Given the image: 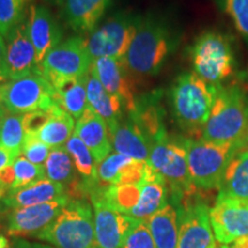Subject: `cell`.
Wrapping results in <instances>:
<instances>
[{
    "instance_id": "cb8c5ba5",
    "label": "cell",
    "mask_w": 248,
    "mask_h": 248,
    "mask_svg": "<svg viewBox=\"0 0 248 248\" xmlns=\"http://www.w3.org/2000/svg\"><path fill=\"white\" fill-rule=\"evenodd\" d=\"M86 92H88L89 108H91L95 114L106 121L110 132L124 117L122 101L120 100V98L110 94L101 85L97 77L93 75L91 70L86 84Z\"/></svg>"
},
{
    "instance_id": "d4e9b609",
    "label": "cell",
    "mask_w": 248,
    "mask_h": 248,
    "mask_svg": "<svg viewBox=\"0 0 248 248\" xmlns=\"http://www.w3.org/2000/svg\"><path fill=\"white\" fill-rule=\"evenodd\" d=\"M74 131H75L74 117L54 105L51 109L47 110V116L42 126L32 133L53 150V148L66 146Z\"/></svg>"
},
{
    "instance_id": "ffe728a7",
    "label": "cell",
    "mask_w": 248,
    "mask_h": 248,
    "mask_svg": "<svg viewBox=\"0 0 248 248\" xmlns=\"http://www.w3.org/2000/svg\"><path fill=\"white\" fill-rule=\"evenodd\" d=\"M111 144L116 153L126 155L142 162L150 159L152 141L146 133L129 115L124 116L110 131Z\"/></svg>"
},
{
    "instance_id": "8992f818",
    "label": "cell",
    "mask_w": 248,
    "mask_h": 248,
    "mask_svg": "<svg viewBox=\"0 0 248 248\" xmlns=\"http://www.w3.org/2000/svg\"><path fill=\"white\" fill-rule=\"evenodd\" d=\"M37 238L58 248H100L93 210L86 199H69L58 218Z\"/></svg>"
},
{
    "instance_id": "5bb4252c",
    "label": "cell",
    "mask_w": 248,
    "mask_h": 248,
    "mask_svg": "<svg viewBox=\"0 0 248 248\" xmlns=\"http://www.w3.org/2000/svg\"><path fill=\"white\" fill-rule=\"evenodd\" d=\"M69 198L12 209L7 219V232L12 237H37L53 223L67 206Z\"/></svg>"
},
{
    "instance_id": "d6986e66",
    "label": "cell",
    "mask_w": 248,
    "mask_h": 248,
    "mask_svg": "<svg viewBox=\"0 0 248 248\" xmlns=\"http://www.w3.org/2000/svg\"><path fill=\"white\" fill-rule=\"evenodd\" d=\"M86 147L91 151L95 163L99 164L110 154L113 144L109 128L106 121L88 108L83 115L77 119L75 131Z\"/></svg>"
},
{
    "instance_id": "d590c367",
    "label": "cell",
    "mask_w": 248,
    "mask_h": 248,
    "mask_svg": "<svg viewBox=\"0 0 248 248\" xmlns=\"http://www.w3.org/2000/svg\"><path fill=\"white\" fill-rule=\"evenodd\" d=\"M222 7L248 45V0H221Z\"/></svg>"
},
{
    "instance_id": "74e56055",
    "label": "cell",
    "mask_w": 248,
    "mask_h": 248,
    "mask_svg": "<svg viewBox=\"0 0 248 248\" xmlns=\"http://www.w3.org/2000/svg\"><path fill=\"white\" fill-rule=\"evenodd\" d=\"M51 150L52 148L40 140L36 135H33L32 132H27L21 155L30 162L38 164V166H44Z\"/></svg>"
},
{
    "instance_id": "9a60e30c",
    "label": "cell",
    "mask_w": 248,
    "mask_h": 248,
    "mask_svg": "<svg viewBox=\"0 0 248 248\" xmlns=\"http://www.w3.org/2000/svg\"><path fill=\"white\" fill-rule=\"evenodd\" d=\"M27 23L39 68L46 55L60 44L63 32L57 18L45 6L31 5Z\"/></svg>"
},
{
    "instance_id": "681fc988",
    "label": "cell",
    "mask_w": 248,
    "mask_h": 248,
    "mask_svg": "<svg viewBox=\"0 0 248 248\" xmlns=\"http://www.w3.org/2000/svg\"><path fill=\"white\" fill-rule=\"evenodd\" d=\"M1 121H2V119H0V128H1Z\"/></svg>"
},
{
    "instance_id": "f1b7e54d",
    "label": "cell",
    "mask_w": 248,
    "mask_h": 248,
    "mask_svg": "<svg viewBox=\"0 0 248 248\" xmlns=\"http://www.w3.org/2000/svg\"><path fill=\"white\" fill-rule=\"evenodd\" d=\"M159 98L155 92L139 98L136 101L135 109L128 113V115L146 133L151 141H153L161 131L166 130L163 123V109Z\"/></svg>"
},
{
    "instance_id": "7a4b0ae2",
    "label": "cell",
    "mask_w": 248,
    "mask_h": 248,
    "mask_svg": "<svg viewBox=\"0 0 248 248\" xmlns=\"http://www.w3.org/2000/svg\"><path fill=\"white\" fill-rule=\"evenodd\" d=\"M201 139L246 147L248 140V91L235 83L221 85Z\"/></svg>"
},
{
    "instance_id": "8d00e7d4",
    "label": "cell",
    "mask_w": 248,
    "mask_h": 248,
    "mask_svg": "<svg viewBox=\"0 0 248 248\" xmlns=\"http://www.w3.org/2000/svg\"><path fill=\"white\" fill-rule=\"evenodd\" d=\"M122 248H156L146 221L132 218L126 231Z\"/></svg>"
},
{
    "instance_id": "4fadbf2b",
    "label": "cell",
    "mask_w": 248,
    "mask_h": 248,
    "mask_svg": "<svg viewBox=\"0 0 248 248\" xmlns=\"http://www.w3.org/2000/svg\"><path fill=\"white\" fill-rule=\"evenodd\" d=\"M94 230L100 248H122L126 231L132 223V217L115 210L105 201L98 190V183L90 190Z\"/></svg>"
},
{
    "instance_id": "60d3db41",
    "label": "cell",
    "mask_w": 248,
    "mask_h": 248,
    "mask_svg": "<svg viewBox=\"0 0 248 248\" xmlns=\"http://www.w3.org/2000/svg\"><path fill=\"white\" fill-rule=\"evenodd\" d=\"M18 156H20V155L0 147V171H1L2 169H5L6 167L12 166Z\"/></svg>"
},
{
    "instance_id": "f546056e",
    "label": "cell",
    "mask_w": 248,
    "mask_h": 248,
    "mask_svg": "<svg viewBox=\"0 0 248 248\" xmlns=\"http://www.w3.org/2000/svg\"><path fill=\"white\" fill-rule=\"evenodd\" d=\"M46 178L57 182L66 187L78 181L76 175V167L68 153L66 147H59L51 150L47 160L44 164Z\"/></svg>"
},
{
    "instance_id": "484cf974",
    "label": "cell",
    "mask_w": 248,
    "mask_h": 248,
    "mask_svg": "<svg viewBox=\"0 0 248 248\" xmlns=\"http://www.w3.org/2000/svg\"><path fill=\"white\" fill-rule=\"evenodd\" d=\"M218 193L232 199L248 201V150L235 152L226 167Z\"/></svg>"
},
{
    "instance_id": "816d5d0a",
    "label": "cell",
    "mask_w": 248,
    "mask_h": 248,
    "mask_svg": "<svg viewBox=\"0 0 248 248\" xmlns=\"http://www.w3.org/2000/svg\"><path fill=\"white\" fill-rule=\"evenodd\" d=\"M49 1H52V0H49ZM57 1H61V0H57Z\"/></svg>"
},
{
    "instance_id": "836d02e7",
    "label": "cell",
    "mask_w": 248,
    "mask_h": 248,
    "mask_svg": "<svg viewBox=\"0 0 248 248\" xmlns=\"http://www.w3.org/2000/svg\"><path fill=\"white\" fill-rule=\"evenodd\" d=\"M31 0H0V35L8 33L24 20L26 8Z\"/></svg>"
},
{
    "instance_id": "b9f144b4",
    "label": "cell",
    "mask_w": 248,
    "mask_h": 248,
    "mask_svg": "<svg viewBox=\"0 0 248 248\" xmlns=\"http://www.w3.org/2000/svg\"><path fill=\"white\" fill-rule=\"evenodd\" d=\"M233 83H235V84H238L244 90L248 91V62L246 66H245L244 69L237 71V74H235L234 76Z\"/></svg>"
},
{
    "instance_id": "bcb514c9",
    "label": "cell",
    "mask_w": 248,
    "mask_h": 248,
    "mask_svg": "<svg viewBox=\"0 0 248 248\" xmlns=\"http://www.w3.org/2000/svg\"><path fill=\"white\" fill-rule=\"evenodd\" d=\"M6 192H8L7 188H6L4 185L0 184V201L4 199V197L6 195Z\"/></svg>"
},
{
    "instance_id": "4316f807",
    "label": "cell",
    "mask_w": 248,
    "mask_h": 248,
    "mask_svg": "<svg viewBox=\"0 0 248 248\" xmlns=\"http://www.w3.org/2000/svg\"><path fill=\"white\" fill-rule=\"evenodd\" d=\"M89 74L80 78L64 80L53 86L55 106L60 107L74 119H79L89 108L86 92Z\"/></svg>"
},
{
    "instance_id": "f6af8a7d",
    "label": "cell",
    "mask_w": 248,
    "mask_h": 248,
    "mask_svg": "<svg viewBox=\"0 0 248 248\" xmlns=\"http://www.w3.org/2000/svg\"><path fill=\"white\" fill-rule=\"evenodd\" d=\"M0 248H12V245L9 243L8 238H6L2 234H0Z\"/></svg>"
},
{
    "instance_id": "1f68e13d",
    "label": "cell",
    "mask_w": 248,
    "mask_h": 248,
    "mask_svg": "<svg viewBox=\"0 0 248 248\" xmlns=\"http://www.w3.org/2000/svg\"><path fill=\"white\" fill-rule=\"evenodd\" d=\"M27 136L26 114H7L1 121L0 147L21 155Z\"/></svg>"
},
{
    "instance_id": "83f0119b",
    "label": "cell",
    "mask_w": 248,
    "mask_h": 248,
    "mask_svg": "<svg viewBox=\"0 0 248 248\" xmlns=\"http://www.w3.org/2000/svg\"><path fill=\"white\" fill-rule=\"evenodd\" d=\"M146 222L156 248H178V217L171 203L163 206Z\"/></svg>"
},
{
    "instance_id": "4dcf8cb0",
    "label": "cell",
    "mask_w": 248,
    "mask_h": 248,
    "mask_svg": "<svg viewBox=\"0 0 248 248\" xmlns=\"http://www.w3.org/2000/svg\"><path fill=\"white\" fill-rule=\"evenodd\" d=\"M98 190L111 208L126 216L137 206L140 197L139 184L101 185L98 183Z\"/></svg>"
},
{
    "instance_id": "7dc6e473",
    "label": "cell",
    "mask_w": 248,
    "mask_h": 248,
    "mask_svg": "<svg viewBox=\"0 0 248 248\" xmlns=\"http://www.w3.org/2000/svg\"><path fill=\"white\" fill-rule=\"evenodd\" d=\"M7 110L5 109V107L2 106L1 105V102H0V119H4V117L7 115Z\"/></svg>"
},
{
    "instance_id": "7402d4cb",
    "label": "cell",
    "mask_w": 248,
    "mask_h": 248,
    "mask_svg": "<svg viewBox=\"0 0 248 248\" xmlns=\"http://www.w3.org/2000/svg\"><path fill=\"white\" fill-rule=\"evenodd\" d=\"M113 0H61L62 16L75 32H92Z\"/></svg>"
},
{
    "instance_id": "8fae6325",
    "label": "cell",
    "mask_w": 248,
    "mask_h": 248,
    "mask_svg": "<svg viewBox=\"0 0 248 248\" xmlns=\"http://www.w3.org/2000/svg\"><path fill=\"white\" fill-rule=\"evenodd\" d=\"M93 64L86 40L82 37H70L61 42L46 55L39 67V73L55 86L64 80L77 79L88 75Z\"/></svg>"
},
{
    "instance_id": "ab89813d",
    "label": "cell",
    "mask_w": 248,
    "mask_h": 248,
    "mask_svg": "<svg viewBox=\"0 0 248 248\" xmlns=\"http://www.w3.org/2000/svg\"><path fill=\"white\" fill-rule=\"evenodd\" d=\"M14 179H15V175H14L13 164H12V166L6 167L5 169H2L1 171H0V184L4 185L8 191L11 190L12 186H13Z\"/></svg>"
},
{
    "instance_id": "f35d334b",
    "label": "cell",
    "mask_w": 248,
    "mask_h": 248,
    "mask_svg": "<svg viewBox=\"0 0 248 248\" xmlns=\"http://www.w3.org/2000/svg\"><path fill=\"white\" fill-rule=\"evenodd\" d=\"M8 79V66H7V47L4 37L0 35V85Z\"/></svg>"
},
{
    "instance_id": "7c38bea8",
    "label": "cell",
    "mask_w": 248,
    "mask_h": 248,
    "mask_svg": "<svg viewBox=\"0 0 248 248\" xmlns=\"http://www.w3.org/2000/svg\"><path fill=\"white\" fill-rule=\"evenodd\" d=\"M209 215L217 243L230 245L248 235V201L218 193Z\"/></svg>"
},
{
    "instance_id": "30bf717a",
    "label": "cell",
    "mask_w": 248,
    "mask_h": 248,
    "mask_svg": "<svg viewBox=\"0 0 248 248\" xmlns=\"http://www.w3.org/2000/svg\"><path fill=\"white\" fill-rule=\"evenodd\" d=\"M141 16L129 12H119L92 31L86 40L93 61L99 58L124 60L128 53Z\"/></svg>"
},
{
    "instance_id": "3957f363",
    "label": "cell",
    "mask_w": 248,
    "mask_h": 248,
    "mask_svg": "<svg viewBox=\"0 0 248 248\" xmlns=\"http://www.w3.org/2000/svg\"><path fill=\"white\" fill-rule=\"evenodd\" d=\"M175 46V37L168 24L147 15L140 18L124 62L128 70L138 75H156Z\"/></svg>"
},
{
    "instance_id": "5b68a950",
    "label": "cell",
    "mask_w": 248,
    "mask_h": 248,
    "mask_svg": "<svg viewBox=\"0 0 248 248\" xmlns=\"http://www.w3.org/2000/svg\"><path fill=\"white\" fill-rule=\"evenodd\" d=\"M184 139V137H171L167 129L163 130L152 141L150 159L147 161L151 168L166 181L171 203L199 190L191 181Z\"/></svg>"
},
{
    "instance_id": "6da1fadb",
    "label": "cell",
    "mask_w": 248,
    "mask_h": 248,
    "mask_svg": "<svg viewBox=\"0 0 248 248\" xmlns=\"http://www.w3.org/2000/svg\"><path fill=\"white\" fill-rule=\"evenodd\" d=\"M218 88L195 73L182 74L172 83L169 91L172 116L190 138H201Z\"/></svg>"
},
{
    "instance_id": "603a6c76",
    "label": "cell",
    "mask_w": 248,
    "mask_h": 248,
    "mask_svg": "<svg viewBox=\"0 0 248 248\" xmlns=\"http://www.w3.org/2000/svg\"><path fill=\"white\" fill-rule=\"evenodd\" d=\"M140 197L137 206L128 216L139 221H147L152 215L168 203L169 188L162 176L148 164L146 175L140 183Z\"/></svg>"
},
{
    "instance_id": "ee69618b",
    "label": "cell",
    "mask_w": 248,
    "mask_h": 248,
    "mask_svg": "<svg viewBox=\"0 0 248 248\" xmlns=\"http://www.w3.org/2000/svg\"><path fill=\"white\" fill-rule=\"evenodd\" d=\"M228 248H248V235L237 239L233 243L228 245Z\"/></svg>"
},
{
    "instance_id": "f907efd6",
    "label": "cell",
    "mask_w": 248,
    "mask_h": 248,
    "mask_svg": "<svg viewBox=\"0 0 248 248\" xmlns=\"http://www.w3.org/2000/svg\"><path fill=\"white\" fill-rule=\"evenodd\" d=\"M246 148L248 150V140H247V144H246Z\"/></svg>"
},
{
    "instance_id": "52a82bcc",
    "label": "cell",
    "mask_w": 248,
    "mask_h": 248,
    "mask_svg": "<svg viewBox=\"0 0 248 248\" xmlns=\"http://www.w3.org/2000/svg\"><path fill=\"white\" fill-rule=\"evenodd\" d=\"M191 181L201 191L219 190L225 169L239 147L204 139L185 138Z\"/></svg>"
},
{
    "instance_id": "9c48e42d",
    "label": "cell",
    "mask_w": 248,
    "mask_h": 248,
    "mask_svg": "<svg viewBox=\"0 0 248 248\" xmlns=\"http://www.w3.org/2000/svg\"><path fill=\"white\" fill-rule=\"evenodd\" d=\"M0 102L9 114L47 111L54 106V89L40 73L0 85Z\"/></svg>"
},
{
    "instance_id": "44dd1931",
    "label": "cell",
    "mask_w": 248,
    "mask_h": 248,
    "mask_svg": "<svg viewBox=\"0 0 248 248\" xmlns=\"http://www.w3.org/2000/svg\"><path fill=\"white\" fill-rule=\"evenodd\" d=\"M67 191L62 184L44 178L42 181L28 185L17 190H9L1 200L5 208L16 209L22 207L51 202V201L66 198Z\"/></svg>"
},
{
    "instance_id": "7bdbcfd3",
    "label": "cell",
    "mask_w": 248,
    "mask_h": 248,
    "mask_svg": "<svg viewBox=\"0 0 248 248\" xmlns=\"http://www.w3.org/2000/svg\"><path fill=\"white\" fill-rule=\"evenodd\" d=\"M14 248H58V247L45 246V245L29 243V241L23 240V239H16V240H15Z\"/></svg>"
},
{
    "instance_id": "c3c4849f",
    "label": "cell",
    "mask_w": 248,
    "mask_h": 248,
    "mask_svg": "<svg viewBox=\"0 0 248 248\" xmlns=\"http://www.w3.org/2000/svg\"><path fill=\"white\" fill-rule=\"evenodd\" d=\"M218 248H228V245H222V246H219Z\"/></svg>"
},
{
    "instance_id": "ba28073f",
    "label": "cell",
    "mask_w": 248,
    "mask_h": 248,
    "mask_svg": "<svg viewBox=\"0 0 248 248\" xmlns=\"http://www.w3.org/2000/svg\"><path fill=\"white\" fill-rule=\"evenodd\" d=\"M198 191L171 203L178 217V248H218L210 207Z\"/></svg>"
},
{
    "instance_id": "ac0fdd59",
    "label": "cell",
    "mask_w": 248,
    "mask_h": 248,
    "mask_svg": "<svg viewBox=\"0 0 248 248\" xmlns=\"http://www.w3.org/2000/svg\"><path fill=\"white\" fill-rule=\"evenodd\" d=\"M147 167V162L115 152L97 164V181L101 185L140 184L146 175Z\"/></svg>"
},
{
    "instance_id": "d6a6232c",
    "label": "cell",
    "mask_w": 248,
    "mask_h": 248,
    "mask_svg": "<svg viewBox=\"0 0 248 248\" xmlns=\"http://www.w3.org/2000/svg\"><path fill=\"white\" fill-rule=\"evenodd\" d=\"M64 147L70 154L71 159L75 163L77 172L82 176L83 179L90 183L98 182L97 166H95L97 163H95L94 157H93L91 151L86 147V145L75 132L73 133Z\"/></svg>"
},
{
    "instance_id": "2e32d148",
    "label": "cell",
    "mask_w": 248,
    "mask_h": 248,
    "mask_svg": "<svg viewBox=\"0 0 248 248\" xmlns=\"http://www.w3.org/2000/svg\"><path fill=\"white\" fill-rule=\"evenodd\" d=\"M124 60L114 58H99L93 61L91 73L110 94L120 98L126 113L135 109L137 98L133 93L132 83L126 73Z\"/></svg>"
},
{
    "instance_id": "277c9868",
    "label": "cell",
    "mask_w": 248,
    "mask_h": 248,
    "mask_svg": "<svg viewBox=\"0 0 248 248\" xmlns=\"http://www.w3.org/2000/svg\"><path fill=\"white\" fill-rule=\"evenodd\" d=\"M194 73L209 84L221 86L237 74L234 42L228 33L203 31L190 48Z\"/></svg>"
},
{
    "instance_id": "e0dca14e",
    "label": "cell",
    "mask_w": 248,
    "mask_h": 248,
    "mask_svg": "<svg viewBox=\"0 0 248 248\" xmlns=\"http://www.w3.org/2000/svg\"><path fill=\"white\" fill-rule=\"evenodd\" d=\"M7 43L8 79H17L39 73L36 51L28 32L27 18L14 28L6 37Z\"/></svg>"
},
{
    "instance_id": "e575fe53",
    "label": "cell",
    "mask_w": 248,
    "mask_h": 248,
    "mask_svg": "<svg viewBox=\"0 0 248 248\" xmlns=\"http://www.w3.org/2000/svg\"><path fill=\"white\" fill-rule=\"evenodd\" d=\"M14 169V184L11 190H17V188L26 187L28 185L42 181L46 178V172L44 166H38L30 162L26 157L20 155L13 163Z\"/></svg>"
}]
</instances>
